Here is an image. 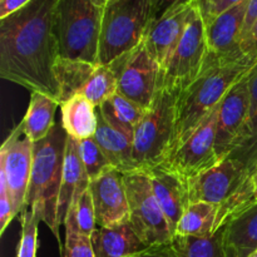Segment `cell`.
<instances>
[{
  "mask_svg": "<svg viewBox=\"0 0 257 257\" xmlns=\"http://www.w3.org/2000/svg\"><path fill=\"white\" fill-rule=\"evenodd\" d=\"M58 3L33 0L0 20V77L59 102L54 73L59 59L54 34Z\"/></svg>",
  "mask_w": 257,
  "mask_h": 257,
  "instance_id": "cell-1",
  "label": "cell"
},
{
  "mask_svg": "<svg viewBox=\"0 0 257 257\" xmlns=\"http://www.w3.org/2000/svg\"><path fill=\"white\" fill-rule=\"evenodd\" d=\"M253 68L241 53L231 57L208 53L200 75L181 90L177 102L175 136L168 153L171 157L193 135L206 118L221 104L228 90Z\"/></svg>",
  "mask_w": 257,
  "mask_h": 257,
  "instance_id": "cell-2",
  "label": "cell"
},
{
  "mask_svg": "<svg viewBox=\"0 0 257 257\" xmlns=\"http://www.w3.org/2000/svg\"><path fill=\"white\" fill-rule=\"evenodd\" d=\"M68 133L62 123H55L49 135L34 143L33 168L27 193L28 210L44 222L59 241L58 206L64 171Z\"/></svg>",
  "mask_w": 257,
  "mask_h": 257,
  "instance_id": "cell-3",
  "label": "cell"
},
{
  "mask_svg": "<svg viewBox=\"0 0 257 257\" xmlns=\"http://www.w3.org/2000/svg\"><path fill=\"white\" fill-rule=\"evenodd\" d=\"M181 90L161 83L152 104L136 127L133 160L138 171L157 167L168 157L175 136Z\"/></svg>",
  "mask_w": 257,
  "mask_h": 257,
  "instance_id": "cell-4",
  "label": "cell"
},
{
  "mask_svg": "<svg viewBox=\"0 0 257 257\" xmlns=\"http://www.w3.org/2000/svg\"><path fill=\"white\" fill-rule=\"evenodd\" d=\"M152 22V0H112L103 8L98 63L109 65L143 43Z\"/></svg>",
  "mask_w": 257,
  "mask_h": 257,
  "instance_id": "cell-5",
  "label": "cell"
},
{
  "mask_svg": "<svg viewBox=\"0 0 257 257\" xmlns=\"http://www.w3.org/2000/svg\"><path fill=\"white\" fill-rule=\"evenodd\" d=\"M102 15L92 0H59L54 23L59 57L98 63Z\"/></svg>",
  "mask_w": 257,
  "mask_h": 257,
  "instance_id": "cell-6",
  "label": "cell"
},
{
  "mask_svg": "<svg viewBox=\"0 0 257 257\" xmlns=\"http://www.w3.org/2000/svg\"><path fill=\"white\" fill-rule=\"evenodd\" d=\"M123 182L130 207L128 222L140 240L147 247L172 242L175 235L153 193L147 173L145 171L123 173Z\"/></svg>",
  "mask_w": 257,
  "mask_h": 257,
  "instance_id": "cell-7",
  "label": "cell"
},
{
  "mask_svg": "<svg viewBox=\"0 0 257 257\" xmlns=\"http://www.w3.org/2000/svg\"><path fill=\"white\" fill-rule=\"evenodd\" d=\"M208 53L206 23L198 3H196L181 42L162 70V85L180 89L187 88L200 75Z\"/></svg>",
  "mask_w": 257,
  "mask_h": 257,
  "instance_id": "cell-8",
  "label": "cell"
},
{
  "mask_svg": "<svg viewBox=\"0 0 257 257\" xmlns=\"http://www.w3.org/2000/svg\"><path fill=\"white\" fill-rule=\"evenodd\" d=\"M117 79V92L148 109L162 80V68L151 57L145 43L109 64Z\"/></svg>",
  "mask_w": 257,
  "mask_h": 257,
  "instance_id": "cell-9",
  "label": "cell"
},
{
  "mask_svg": "<svg viewBox=\"0 0 257 257\" xmlns=\"http://www.w3.org/2000/svg\"><path fill=\"white\" fill-rule=\"evenodd\" d=\"M34 143L19 124L0 148V178L5 181L15 216L27 210V193L33 168Z\"/></svg>",
  "mask_w": 257,
  "mask_h": 257,
  "instance_id": "cell-10",
  "label": "cell"
},
{
  "mask_svg": "<svg viewBox=\"0 0 257 257\" xmlns=\"http://www.w3.org/2000/svg\"><path fill=\"white\" fill-rule=\"evenodd\" d=\"M241 173L230 158L213 166L210 170L188 180L191 203L206 202L220 207L217 217V231L223 226L240 190Z\"/></svg>",
  "mask_w": 257,
  "mask_h": 257,
  "instance_id": "cell-11",
  "label": "cell"
},
{
  "mask_svg": "<svg viewBox=\"0 0 257 257\" xmlns=\"http://www.w3.org/2000/svg\"><path fill=\"white\" fill-rule=\"evenodd\" d=\"M218 107L162 166L190 180L220 162L215 147Z\"/></svg>",
  "mask_w": 257,
  "mask_h": 257,
  "instance_id": "cell-12",
  "label": "cell"
},
{
  "mask_svg": "<svg viewBox=\"0 0 257 257\" xmlns=\"http://www.w3.org/2000/svg\"><path fill=\"white\" fill-rule=\"evenodd\" d=\"M251 90L248 73L233 84L218 107L216 152L221 161L231 152L241 130L250 118Z\"/></svg>",
  "mask_w": 257,
  "mask_h": 257,
  "instance_id": "cell-13",
  "label": "cell"
},
{
  "mask_svg": "<svg viewBox=\"0 0 257 257\" xmlns=\"http://www.w3.org/2000/svg\"><path fill=\"white\" fill-rule=\"evenodd\" d=\"M89 191L94 205L97 227H112L130 221V207L122 172L112 168L90 181Z\"/></svg>",
  "mask_w": 257,
  "mask_h": 257,
  "instance_id": "cell-14",
  "label": "cell"
},
{
  "mask_svg": "<svg viewBox=\"0 0 257 257\" xmlns=\"http://www.w3.org/2000/svg\"><path fill=\"white\" fill-rule=\"evenodd\" d=\"M227 158H230L240 171L241 185L226 216L225 223L236 213L241 212L253 203L250 183L257 173V110L245 123Z\"/></svg>",
  "mask_w": 257,
  "mask_h": 257,
  "instance_id": "cell-15",
  "label": "cell"
},
{
  "mask_svg": "<svg viewBox=\"0 0 257 257\" xmlns=\"http://www.w3.org/2000/svg\"><path fill=\"white\" fill-rule=\"evenodd\" d=\"M145 172L150 177L153 193L167 217L171 230L176 235L178 222L191 205L188 180L162 165Z\"/></svg>",
  "mask_w": 257,
  "mask_h": 257,
  "instance_id": "cell-16",
  "label": "cell"
},
{
  "mask_svg": "<svg viewBox=\"0 0 257 257\" xmlns=\"http://www.w3.org/2000/svg\"><path fill=\"white\" fill-rule=\"evenodd\" d=\"M195 3L181 7L151 23L143 43L151 57L165 69L171 57L181 42Z\"/></svg>",
  "mask_w": 257,
  "mask_h": 257,
  "instance_id": "cell-17",
  "label": "cell"
},
{
  "mask_svg": "<svg viewBox=\"0 0 257 257\" xmlns=\"http://www.w3.org/2000/svg\"><path fill=\"white\" fill-rule=\"evenodd\" d=\"M250 0H242L206 23L210 53L220 57L241 54L243 27Z\"/></svg>",
  "mask_w": 257,
  "mask_h": 257,
  "instance_id": "cell-18",
  "label": "cell"
},
{
  "mask_svg": "<svg viewBox=\"0 0 257 257\" xmlns=\"http://www.w3.org/2000/svg\"><path fill=\"white\" fill-rule=\"evenodd\" d=\"M90 180L87 175L83 161L79 155L78 140L68 136L67 150H65L64 171L60 187L59 206H58V223L64 225L68 211L78 202L83 193L89 188Z\"/></svg>",
  "mask_w": 257,
  "mask_h": 257,
  "instance_id": "cell-19",
  "label": "cell"
},
{
  "mask_svg": "<svg viewBox=\"0 0 257 257\" xmlns=\"http://www.w3.org/2000/svg\"><path fill=\"white\" fill-rule=\"evenodd\" d=\"M228 257H248L257 250V202L236 213L220 228Z\"/></svg>",
  "mask_w": 257,
  "mask_h": 257,
  "instance_id": "cell-20",
  "label": "cell"
},
{
  "mask_svg": "<svg viewBox=\"0 0 257 257\" xmlns=\"http://www.w3.org/2000/svg\"><path fill=\"white\" fill-rule=\"evenodd\" d=\"M90 240L95 257H130L147 248L130 222L97 227Z\"/></svg>",
  "mask_w": 257,
  "mask_h": 257,
  "instance_id": "cell-21",
  "label": "cell"
},
{
  "mask_svg": "<svg viewBox=\"0 0 257 257\" xmlns=\"http://www.w3.org/2000/svg\"><path fill=\"white\" fill-rule=\"evenodd\" d=\"M97 115L98 125L94 138L110 165L122 173L138 171L133 160V138L108 124L98 110Z\"/></svg>",
  "mask_w": 257,
  "mask_h": 257,
  "instance_id": "cell-22",
  "label": "cell"
},
{
  "mask_svg": "<svg viewBox=\"0 0 257 257\" xmlns=\"http://www.w3.org/2000/svg\"><path fill=\"white\" fill-rule=\"evenodd\" d=\"M62 125L68 136L82 141L94 137L98 125L97 107L83 95H74L60 103Z\"/></svg>",
  "mask_w": 257,
  "mask_h": 257,
  "instance_id": "cell-23",
  "label": "cell"
},
{
  "mask_svg": "<svg viewBox=\"0 0 257 257\" xmlns=\"http://www.w3.org/2000/svg\"><path fill=\"white\" fill-rule=\"evenodd\" d=\"M59 102L43 93L33 92L27 113L20 122L25 135L37 143L47 137L55 125V110L59 108Z\"/></svg>",
  "mask_w": 257,
  "mask_h": 257,
  "instance_id": "cell-24",
  "label": "cell"
},
{
  "mask_svg": "<svg viewBox=\"0 0 257 257\" xmlns=\"http://www.w3.org/2000/svg\"><path fill=\"white\" fill-rule=\"evenodd\" d=\"M99 63L60 58L55 63V79L59 87V104L74 95H82Z\"/></svg>",
  "mask_w": 257,
  "mask_h": 257,
  "instance_id": "cell-25",
  "label": "cell"
},
{
  "mask_svg": "<svg viewBox=\"0 0 257 257\" xmlns=\"http://www.w3.org/2000/svg\"><path fill=\"white\" fill-rule=\"evenodd\" d=\"M97 110L108 124L133 138L136 127L147 109L140 107L117 92L108 98L102 105L97 107Z\"/></svg>",
  "mask_w": 257,
  "mask_h": 257,
  "instance_id": "cell-26",
  "label": "cell"
},
{
  "mask_svg": "<svg viewBox=\"0 0 257 257\" xmlns=\"http://www.w3.org/2000/svg\"><path fill=\"white\" fill-rule=\"evenodd\" d=\"M218 211L220 207L212 203H191L178 222L176 235L193 237H210L215 235L217 232Z\"/></svg>",
  "mask_w": 257,
  "mask_h": 257,
  "instance_id": "cell-27",
  "label": "cell"
},
{
  "mask_svg": "<svg viewBox=\"0 0 257 257\" xmlns=\"http://www.w3.org/2000/svg\"><path fill=\"white\" fill-rule=\"evenodd\" d=\"M171 245L181 257H228L223 247L221 230L210 237L176 235Z\"/></svg>",
  "mask_w": 257,
  "mask_h": 257,
  "instance_id": "cell-28",
  "label": "cell"
},
{
  "mask_svg": "<svg viewBox=\"0 0 257 257\" xmlns=\"http://www.w3.org/2000/svg\"><path fill=\"white\" fill-rule=\"evenodd\" d=\"M79 142V155L83 161L87 175L90 181L100 177L105 172L110 171L113 167L103 151L100 150L99 145L97 143L94 137L87 138V140L78 141Z\"/></svg>",
  "mask_w": 257,
  "mask_h": 257,
  "instance_id": "cell-29",
  "label": "cell"
},
{
  "mask_svg": "<svg viewBox=\"0 0 257 257\" xmlns=\"http://www.w3.org/2000/svg\"><path fill=\"white\" fill-rule=\"evenodd\" d=\"M67 217L74 221L78 231L82 235L92 237L93 232L97 228V221H95L94 205H93V198L89 188L83 193L78 202L69 208Z\"/></svg>",
  "mask_w": 257,
  "mask_h": 257,
  "instance_id": "cell-30",
  "label": "cell"
},
{
  "mask_svg": "<svg viewBox=\"0 0 257 257\" xmlns=\"http://www.w3.org/2000/svg\"><path fill=\"white\" fill-rule=\"evenodd\" d=\"M65 241L62 250L63 257H95L90 237L82 235L72 218H65Z\"/></svg>",
  "mask_w": 257,
  "mask_h": 257,
  "instance_id": "cell-31",
  "label": "cell"
},
{
  "mask_svg": "<svg viewBox=\"0 0 257 257\" xmlns=\"http://www.w3.org/2000/svg\"><path fill=\"white\" fill-rule=\"evenodd\" d=\"M40 221L30 210H24L20 217L22 235L18 245L17 257H37L38 251V226Z\"/></svg>",
  "mask_w": 257,
  "mask_h": 257,
  "instance_id": "cell-32",
  "label": "cell"
},
{
  "mask_svg": "<svg viewBox=\"0 0 257 257\" xmlns=\"http://www.w3.org/2000/svg\"><path fill=\"white\" fill-rule=\"evenodd\" d=\"M14 217L15 213L13 210L12 200L8 193L7 183L3 178H0V235L5 232Z\"/></svg>",
  "mask_w": 257,
  "mask_h": 257,
  "instance_id": "cell-33",
  "label": "cell"
},
{
  "mask_svg": "<svg viewBox=\"0 0 257 257\" xmlns=\"http://www.w3.org/2000/svg\"><path fill=\"white\" fill-rule=\"evenodd\" d=\"M198 0H152V22L161 19L163 15L178 9L181 7L191 4Z\"/></svg>",
  "mask_w": 257,
  "mask_h": 257,
  "instance_id": "cell-34",
  "label": "cell"
},
{
  "mask_svg": "<svg viewBox=\"0 0 257 257\" xmlns=\"http://www.w3.org/2000/svg\"><path fill=\"white\" fill-rule=\"evenodd\" d=\"M241 52L255 67L257 64V20L252 28L248 30L247 34L243 37L242 43H241Z\"/></svg>",
  "mask_w": 257,
  "mask_h": 257,
  "instance_id": "cell-35",
  "label": "cell"
},
{
  "mask_svg": "<svg viewBox=\"0 0 257 257\" xmlns=\"http://www.w3.org/2000/svg\"><path fill=\"white\" fill-rule=\"evenodd\" d=\"M130 257H181L171 243L160 246H151L141 252L135 253Z\"/></svg>",
  "mask_w": 257,
  "mask_h": 257,
  "instance_id": "cell-36",
  "label": "cell"
},
{
  "mask_svg": "<svg viewBox=\"0 0 257 257\" xmlns=\"http://www.w3.org/2000/svg\"><path fill=\"white\" fill-rule=\"evenodd\" d=\"M33 0H0V20L27 7Z\"/></svg>",
  "mask_w": 257,
  "mask_h": 257,
  "instance_id": "cell-37",
  "label": "cell"
},
{
  "mask_svg": "<svg viewBox=\"0 0 257 257\" xmlns=\"http://www.w3.org/2000/svg\"><path fill=\"white\" fill-rule=\"evenodd\" d=\"M251 90V113L250 117L257 110V64L248 73Z\"/></svg>",
  "mask_w": 257,
  "mask_h": 257,
  "instance_id": "cell-38",
  "label": "cell"
},
{
  "mask_svg": "<svg viewBox=\"0 0 257 257\" xmlns=\"http://www.w3.org/2000/svg\"><path fill=\"white\" fill-rule=\"evenodd\" d=\"M256 20H257V0H250V4H248V8H247V13H246L242 39H243V37L247 34L248 30L252 28V25L255 24Z\"/></svg>",
  "mask_w": 257,
  "mask_h": 257,
  "instance_id": "cell-39",
  "label": "cell"
},
{
  "mask_svg": "<svg viewBox=\"0 0 257 257\" xmlns=\"http://www.w3.org/2000/svg\"><path fill=\"white\" fill-rule=\"evenodd\" d=\"M241 2H242V0H218L217 5H216L215 9H213L211 17L208 18L207 20H205V22H208V20L213 19L215 17L220 15L221 13L226 12V10L230 9V8H232V7H235L236 4H238V3H241Z\"/></svg>",
  "mask_w": 257,
  "mask_h": 257,
  "instance_id": "cell-40",
  "label": "cell"
},
{
  "mask_svg": "<svg viewBox=\"0 0 257 257\" xmlns=\"http://www.w3.org/2000/svg\"><path fill=\"white\" fill-rule=\"evenodd\" d=\"M197 3L201 9V13L203 15V19L207 20L211 17V14H212L215 7L217 5L218 0H198Z\"/></svg>",
  "mask_w": 257,
  "mask_h": 257,
  "instance_id": "cell-41",
  "label": "cell"
},
{
  "mask_svg": "<svg viewBox=\"0 0 257 257\" xmlns=\"http://www.w3.org/2000/svg\"><path fill=\"white\" fill-rule=\"evenodd\" d=\"M251 190H252V200L253 203L257 202V177H255L251 182Z\"/></svg>",
  "mask_w": 257,
  "mask_h": 257,
  "instance_id": "cell-42",
  "label": "cell"
},
{
  "mask_svg": "<svg viewBox=\"0 0 257 257\" xmlns=\"http://www.w3.org/2000/svg\"><path fill=\"white\" fill-rule=\"evenodd\" d=\"M92 2L94 3V4L97 5L98 8H102V9H103V8H104L105 5L108 4V3L112 2V0H92Z\"/></svg>",
  "mask_w": 257,
  "mask_h": 257,
  "instance_id": "cell-43",
  "label": "cell"
},
{
  "mask_svg": "<svg viewBox=\"0 0 257 257\" xmlns=\"http://www.w3.org/2000/svg\"><path fill=\"white\" fill-rule=\"evenodd\" d=\"M248 257H257V250H256L255 252H253V253H251V255L248 256Z\"/></svg>",
  "mask_w": 257,
  "mask_h": 257,
  "instance_id": "cell-44",
  "label": "cell"
}]
</instances>
